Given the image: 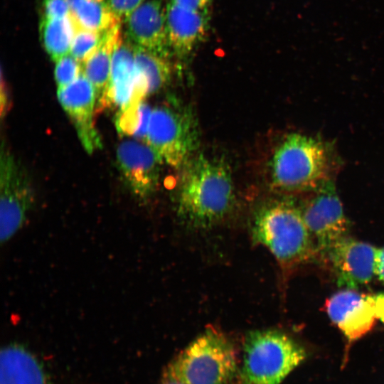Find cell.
I'll list each match as a JSON object with an SVG mask.
<instances>
[{
  "mask_svg": "<svg viewBox=\"0 0 384 384\" xmlns=\"http://www.w3.org/2000/svg\"><path fill=\"white\" fill-rule=\"evenodd\" d=\"M234 200L231 173L223 161L201 155L188 162L178 201L183 220L199 228L212 225L225 217Z\"/></svg>",
  "mask_w": 384,
  "mask_h": 384,
  "instance_id": "cell-1",
  "label": "cell"
},
{
  "mask_svg": "<svg viewBox=\"0 0 384 384\" xmlns=\"http://www.w3.org/2000/svg\"><path fill=\"white\" fill-rule=\"evenodd\" d=\"M335 161L329 143L318 137L289 134L272 157L273 186L284 192L311 193L331 181Z\"/></svg>",
  "mask_w": 384,
  "mask_h": 384,
  "instance_id": "cell-2",
  "label": "cell"
},
{
  "mask_svg": "<svg viewBox=\"0 0 384 384\" xmlns=\"http://www.w3.org/2000/svg\"><path fill=\"white\" fill-rule=\"evenodd\" d=\"M252 236L271 252L284 272L317 256L300 208L289 202L261 209L254 220Z\"/></svg>",
  "mask_w": 384,
  "mask_h": 384,
  "instance_id": "cell-3",
  "label": "cell"
},
{
  "mask_svg": "<svg viewBox=\"0 0 384 384\" xmlns=\"http://www.w3.org/2000/svg\"><path fill=\"white\" fill-rule=\"evenodd\" d=\"M306 356L303 347L282 331H252L244 342L237 384H281Z\"/></svg>",
  "mask_w": 384,
  "mask_h": 384,
  "instance_id": "cell-4",
  "label": "cell"
},
{
  "mask_svg": "<svg viewBox=\"0 0 384 384\" xmlns=\"http://www.w3.org/2000/svg\"><path fill=\"white\" fill-rule=\"evenodd\" d=\"M169 366L184 384H230L238 368L233 343L212 328L192 341Z\"/></svg>",
  "mask_w": 384,
  "mask_h": 384,
  "instance_id": "cell-5",
  "label": "cell"
},
{
  "mask_svg": "<svg viewBox=\"0 0 384 384\" xmlns=\"http://www.w3.org/2000/svg\"><path fill=\"white\" fill-rule=\"evenodd\" d=\"M146 141L161 161L174 168L186 165L198 142L193 114L176 102L154 108Z\"/></svg>",
  "mask_w": 384,
  "mask_h": 384,
  "instance_id": "cell-6",
  "label": "cell"
},
{
  "mask_svg": "<svg viewBox=\"0 0 384 384\" xmlns=\"http://www.w3.org/2000/svg\"><path fill=\"white\" fill-rule=\"evenodd\" d=\"M316 255L325 260L331 249L348 236L349 224L331 181L306 201L300 208Z\"/></svg>",
  "mask_w": 384,
  "mask_h": 384,
  "instance_id": "cell-7",
  "label": "cell"
},
{
  "mask_svg": "<svg viewBox=\"0 0 384 384\" xmlns=\"http://www.w3.org/2000/svg\"><path fill=\"white\" fill-rule=\"evenodd\" d=\"M34 193L22 166L2 143L0 157V239L9 241L23 225Z\"/></svg>",
  "mask_w": 384,
  "mask_h": 384,
  "instance_id": "cell-8",
  "label": "cell"
},
{
  "mask_svg": "<svg viewBox=\"0 0 384 384\" xmlns=\"http://www.w3.org/2000/svg\"><path fill=\"white\" fill-rule=\"evenodd\" d=\"M383 293L368 294L347 289L329 297L325 309L330 319L349 341H355L383 319Z\"/></svg>",
  "mask_w": 384,
  "mask_h": 384,
  "instance_id": "cell-9",
  "label": "cell"
},
{
  "mask_svg": "<svg viewBox=\"0 0 384 384\" xmlns=\"http://www.w3.org/2000/svg\"><path fill=\"white\" fill-rule=\"evenodd\" d=\"M376 248L348 236L329 251L328 261L338 286L356 289L370 282L375 274Z\"/></svg>",
  "mask_w": 384,
  "mask_h": 384,
  "instance_id": "cell-10",
  "label": "cell"
},
{
  "mask_svg": "<svg viewBox=\"0 0 384 384\" xmlns=\"http://www.w3.org/2000/svg\"><path fill=\"white\" fill-rule=\"evenodd\" d=\"M119 170L132 193L146 198L156 190L162 162L148 144L125 140L117 149Z\"/></svg>",
  "mask_w": 384,
  "mask_h": 384,
  "instance_id": "cell-11",
  "label": "cell"
},
{
  "mask_svg": "<svg viewBox=\"0 0 384 384\" xmlns=\"http://www.w3.org/2000/svg\"><path fill=\"white\" fill-rule=\"evenodd\" d=\"M58 99L73 120L80 140L89 153L101 147L100 138L93 122L97 99L95 89L82 73L71 84L58 88Z\"/></svg>",
  "mask_w": 384,
  "mask_h": 384,
  "instance_id": "cell-12",
  "label": "cell"
},
{
  "mask_svg": "<svg viewBox=\"0 0 384 384\" xmlns=\"http://www.w3.org/2000/svg\"><path fill=\"white\" fill-rule=\"evenodd\" d=\"M125 21L127 36L134 45L169 58L166 8L161 0L145 1Z\"/></svg>",
  "mask_w": 384,
  "mask_h": 384,
  "instance_id": "cell-13",
  "label": "cell"
},
{
  "mask_svg": "<svg viewBox=\"0 0 384 384\" xmlns=\"http://www.w3.org/2000/svg\"><path fill=\"white\" fill-rule=\"evenodd\" d=\"M136 82L134 46L121 36L113 52L110 82L98 100L97 108L119 111L133 104Z\"/></svg>",
  "mask_w": 384,
  "mask_h": 384,
  "instance_id": "cell-14",
  "label": "cell"
},
{
  "mask_svg": "<svg viewBox=\"0 0 384 384\" xmlns=\"http://www.w3.org/2000/svg\"><path fill=\"white\" fill-rule=\"evenodd\" d=\"M166 14L171 51L180 58L188 56L205 39L209 14L189 10L170 1L166 6Z\"/></svg>",
  "mask_w": 384,
  "mask_h": 384,
  "instance_id": "cell-15",
  "label": "cell"
},
{
  "mask_svg": "<svg viewBox=\"0 0 384 384\" xmlns=\"http://www.w3.org/2000/svg\"><path fill=\"white\" fill-rule=\"evenodd\" d=\"M1 384H50L38 358L19 344H10L1 351Z\"/></svg>",
  "mask_w": 384,
  "mask_h": 384,
  "instance_id": "cell-16",
  "label": "cell"
},
{
  "mask_svg": "<svg viewBox=\"0 0 384 384\" xmlns=\"http://www.w3.org/2000/svg\"><path fill=\"white\" fill-rule=\"evenodd\" d=\"M121 36L120 24L107 31L97 50L82 64V73L93 85L98 99L109 84L113 52Z\"/></svg>",
  "mask_w": 384,
  "mask_h": 384,
  "instance_id": "cell-17",
  "label": "cell"
},
{
  "mask_svg": "<svg viewBox=\"0 0 384 384\" xmlns=\"http://www.w3.org/2000/svg\"><path fill=\"white\" fill-rule=\"evenodd\" d=\"M70 18L75 28L106 33L120 24L107 0H68Z\"/></svg>",
  "mask_w": 384,
  "mask_h": 384,
  "instance_id": "cell-18",
  "label": "cell"
},
{
  "mask_svg": "<svg viewBox=\"0 0 384 384\" xmlns=\"http://www.w3.org/2000/svg\"><path fill=\"white\" fill-rule=\"evenodd\" d=\"M137 72L147 95L162 88L170 80L171 67L167 58L134 45Z\"/></svg>",
  "mask_w": 384,
  "mask_h": 384,
  "instance_id": "cell-19",
  "label": "cell"
},
{
  "mask_svg": "<svg viewBox=\"0 0 384 384\" xmlns=\"http://www.w3.org/2000/svg\"><path fill=\"white\" fill-rule=\"evenodd\" d=\"M74 26L70 16L63 18L42 17L40 33L45 49L57 61L70 54Z\"/></svg>",
  "mask_w": 384,
  "mask_h": 384,
  "instance_id": "cell-20",
  "label": "cell"
},
{
  "mask_svg": "<svg viewBox=\"0 0 384 384\" xmlns=\"http://www.w3.org/2000/svg\"><path fill=\"white\" fill-rule=\"evenodd\" d=\"M151 110L144 100L119 110L115 122L117 131L122 135L146 139Z\"/></svg>",
  "mask_w": 384,
  "mask_h": 384,
  "instance_id": "cell-21",
  "label": "cell"
},
{
  "mask_svg": "<svg viewBox=\"0 0 384 384\" xmlns=\"http://www.w3.org/2000/svg\"><path fill=\"white\" fill-rule=\"evenodd\" d=\"M103 36L100 32L75 28L70 54L82 64L99 47Z\"/></svg>",
  "mask_w": 384,
  "mask_h": 384,
  "instance_id": "cell-22",
  "label": "cell"
},
{
  "mask_svg": "<svg viewBox=\"0 0 384 384\" xmlns=\"http://www.w3.org/2000/svg\"><path fill=\"white\" fill-rule=\"evenodd\" d=\"M82 73V65L70 54L56 61L55 80L58 88L65 87L74 82Z\"/></svg>",
  "mask_w": 384,
  "mask_h": 384,
  "instance_id": "cell-23",
  "label": "cell"
},
{
  "mask_svg": "<svg viewBox=\"0 0 384 384\" xmlns=\"http://www.w3.org/2000/svg\"><path fill=\"white\" fill-rule=\"evenodd\" d=\"M109 6L114 14L121 21H124L138 8L145 0H107Z\"/></svg>",
  "mask_w": 384,
  "mask_h": 384,
  "instance_id": "cell-24",
  "label": "cell"
},
{
  "mask_svg": "<svg viewBox=\"0 0 384 384\" xmlns=\"http://www.w3.org/2000/svg\"><path fill=\"white\" fill-rule=\"evenodd\" d=\"M43 16L63 18L70 16L68 0H43Z\"/></svg>",
  "mask_w": 384,
  "mask_h": 384,
  "instance_id": "cell-25",
  "label": "cell"
},
{
  "mask_svg": "<svg viewBox=\"0 0 384 384\" xmlns=\"http://www.w3.org/2000/svg\"><path fill=\"white\" fill-rule=\"evenodd\" d=\"M170 1L189 10L209 14L213 0H171Z\"/></svg>",
  "mask_w": 384,
  "mask_h": 384,
  "instance_id": "cell-26",
  "label": "cell"
},
{
  "mask_svg": "<svg viewBox=\"0 0 384 384\" xmlns=\"http://www.w3.org/2000/svg\"><path fill=\"white\" fill-rule=\"evenodd\" d=\"M375 275L384 282V247L376 248L375 256Z\"/></svg>",
  "mask_w": 384,
  "mask_h": 384,
  "instance_id": "cell-27",
  "label": "cell"
},
{
  "mask_svg": "<svg viewBox=\"0 0 384 384\" xmlns=\"http://www.w3.org/2000/svg\"><path fill=\"white\" fill-rule=\"evenodd\" d=\"M159 384H184L174 373L170 366L164 372Z\"/></svg>",
  "mask_w": 384,
  "mask_h": 384,
  "instance_id": "cell-28",
  "label": "cell"
},
{
  "mask_svg": "<svg viewBox=\"0 0 384 384\" xmlns=\"http://www.w3.org/2000/svg\"><path fill=\"white\" fill-rule=\"evenodd\" d=\"M9 96H8V91L6 90V85H5V82L4 81L3 78L1 77V117L4 116L5 113H6L7 110L9 109Z\"/></svg>",
  "mask_w": 384,
  "mask_h": 384,
  "instance_id": "cell-29",
  "label": "cell"
}]
</instances>
